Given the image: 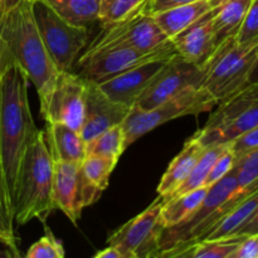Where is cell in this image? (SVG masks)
<instances>
[{
    "label": "cell",
    "instance_id": "8",
    "mask_svg": "<svg viewBox=\"0 0 258 258\" xmlns=\"http://www.w3.org/2000/svg\"><path fill=\"white\" fill-rule=\"evenodd\" d=\"M165 199L158 197L145 211L116 229L107 238V244L115 247L122 256L151 258L160 251L164 227L160 213Z\"/></svg>",
    "mask_w": 258,
    "mask_h": 258
},
{
    "label": "cell",
    "instance_id": "14",
    "mask_svg": "<svg viewBox=\"0 0 258 258\" xmlns=\"http://www.w3.org/2000/svg\"><path fill=\"white\" fill-rule=\"evenodd\" d=\"M170 60V59H168ZM168 60H154L125 71L108 80L97 82L101 90L112 101L133 108L154 78Z\"/></svg>",
    "mask_w": 258,
    "mask_h": 258
},
{
    "label": "cell",
    "instance_id": "7",
    "mask_svg": "<svg viewBox=\"0 0 258 258\" xmlns=\"http://www.w3.org/2000/svg\"><path fill=\"white\" fill-rule=\"evenodd\" d=\"M178 54L171 39L151 50H141L128 45H115L80 55L76 70L77 75L85 80L101 82L145 63L168 60Z\"/></svg>",
    "mask_w": 258,
    "mask_h": 258
},
{
    "label": "cell",
    "instance_id": "21",
    "mask_svg": "<svg viewBox=\"0 0 258 258\" xmlns=\"http://www.w3.org/2000/svg\"><path fill=\"white\" fill-rule=\"evenodd\" d=\"M257 100L258 83H249L247 87L242 88L241 91L219 102L217 105L218 108L212 113L206 125L198 131L202 134H208L226 127L239 115H242L247 108L251 107Z\"/></svg>",
    "mask_w": 258,
    "mask_h": 258
},
{
    "label": "cell",
    "instance_id": "34",
    "mask_svg": "<svg viewBox=\"0 0 258 258\" xmlns=\"http://www.w3.org/2000/svg\"><path fill=\"white\" fill-rule=\"evenodd\" d=\"M236 160H237L236 155H234L233 151L231 150V148H229L228 145L226 149H224L223 153L218 156V159L214 161L204 186L209 188L211 185L216 184L217 181L221 180L223 176H226L227 174L233 169L234 164H236Z\"/></svg>",
    "mask_w": 258,
    "mask_h": 258
},
{
    "label": "cell",
    "instance_id": "4",
    "mask_svg": "<svg viewBox=\"0 0 258 258\" xmlns=\"http://www.w3.org/2000/svg\"><path fill=\"white\" fill-rule=\"evenodd\" d=\"M258 58V44L241 47L231 37L217 47L207 59L203 87L217 101V105L249 85L252 70Z\"/></svg>",
    "mask_w": 258,
    "mask_h": 258
},
{
    "label": "cell",
    "instance_id": "23",
    "mask_svg": "<svg viewBox=\"0 0 258 258\" xmlns=\"http://www.w3.org/2000/svg\"><path fill=\"white\" fill-rule=\"evenodd\" d=\"M66 22L86 27L97 22L101 0H42Z\"/></svg>",
    "mask_w": 258,
    "mask_h": 258
},
{
    "label": "cell",
    "instance_id": "19",
    "mask_svg": "<svg viewBox=\"0 0 258 258\" xmlns=\"http://www.w3.org/2000/svg\"><path fill=\"white\" fill-rule=\"evenodd\" d=\"M80 164L54 163L52 201L54 209H59L73 224H77L81 213L76 206L77 176Z\"/></svg>",
    "mask_w": 258,
    "mask_h": 258
},
{
    "label": "cell",
    "instance_id": "33",
    "mask_svg": "<svg viewBox=\"0 0 258 258\" xmlns=\"http://www.w3.org/2000/svg\"><path fill=\"white\" fill-rule=\"evenodd\" d=\"M238 189L244 188L258 178V146L236 160Z\"/></svg>",
    "mask_w": 258,
    "mask_h": 258
},
{
    "label": "cell",
    "instance_id": "9",
    "mask_svg": "<svg viewBox=\"0 0 258 258\" xmlns=\"http://www.w3.org/2000/svg\"><path fill=\"white\" fill-rule=\"evenodd\" d=\"M204 77L206 68L203 66L175 55L161 68L134 107L143 111L156 107L188 88L202 87Z\"/></svg>",
    "mask_w": 258,
    "mask_h": 258
},
{
    "label": "cell",
    "instance_id": "35",
    "mask_svg": "<svg viewBox=\"0 0 258 258\" xmlns=\"http://www.w3.org/2000/svg\"><path fill=\"white\" fill-rule=\"evenodd\" d=\"M196 247L197 241L181 242V243L174 244L169 248L160 249L151 258H194Z\"/></svg>",
    "mask_w": 258,
    "mask_h": 258
},
{
    "label": "cell",
    "instance_id": "41",
    "mask_svg": "<svg viewBox=\"0 0 258 258\" xmlns=\"http://www.w3.org/2000/svg\"><path fill=\"white\" fill-rule=\"evenodd\" d=\"M93 258H122V254H121V252L118 251V249H116L115 247L108 246L107 248L97 252Z\"/></svg>",
    "mask_w": 258,
    "mask_h": 258
},
{
    "label": "cell",
    "instance_id": "39",
    "mask_svg": "<svg viewBox=\"0 0 258 258\" xmlns=\"http://www.w3.org/2000/svg\"><path fill=\"white\" fill-rule=\"evenodd\" d=\"M258 233V209L254 212L253 216L248 219L247 223H244L241 228L237 231V233L233 237H247L252 234Z\"/></svg>",
    "mask_w": 258,
    "mask_h": 258
},
{
    "label": "cell",
    "instance_id": "1",
    "mask_svg": "<svg viewBox=\"0 0 258 258\" xmlns=\"http://www.w3.org/2000/svg\"><path fill=\"white\" fill-rule=\"evenodd\" d=\"M28 81L10 55L0 77V164L12 207L20 163L38 131L30 111Z\"/></svg>",
    "mask_w": 258,
    "mask_h": 258
},
{
    "label": "cell",
    "instance_id": "27",
    "mask_svg": "<svg viewBox=\"0 0 258 258\" xmlns=\"http://www.w3.org/2000/svg\"><path fill=\"white\" fill-rule=\"evenodd\" d=\"M125 133L122 125L103 131L95 140L86 145V155H97L118 161L125 151Z\"/></svg>",
    "mask_w": 258,
    "mask_h": 258
},
{
    "label": "cell",
    "instance_id": "2",
    "mask_svg": "<svg viewBox=\"0 0 258 258\" xmlns=\"http://www.w3.org/2000/svg\"><path fill=\"white\" fill-rule=\"evenodd\" d=\"M32 4V0H22L0 13V35L8 52L35 87L42 113L49 102L60 71L40 38Z\"/></svg>",
    "mask_w": 258,
    "mask_h": 258
},
{
    "label": "cell",
    "instance_id": "22",
    "mask_svg": "<svg viewBox=\"0 0 258 258\" xmlns=\"http://www.w3.org/2000/svg\"><path fill=\"white\" fill-rule=\"evenodd\" d=\"M258 126V100L251 107L247 108L242 115L234 121H232L229 125L226 127L221 128L218 131L208 134H202L197 131L194 134L197 139L203 144L204 146H212V145H228L232 141L238 139L239 136L244 135L248 131L253 130L254 127Z\"/></svg>",
    "mask_w": 258,
    "mask_h": 258
},
{
    "label": "cell",
    "instance_id": "13",
    "mask_svg": "<svg viewBox=\"0 0 258 258\" xmlns=\"http://www.w3.org/2000/svg\"><path fill=\"white\" fill-rule=\"evenodd\" d=\"M131 108L111 100L97 82L86 80L85 115L80 134L87 145L100 134L113 126L122 125Z\"/></svg>",
    "mask_w": 258,
    "mask_h": 258
},
{
    "label": "cell",
    "instance_id": "44",
    "mask_svg": "<svg viewBox=\"0 0 258 258\" xmlns=\"http://www.w3.org/2000/svg\"><path fill=\"white\" fill-rule=\"evenodd\" d=\"M0 243H3V239L2 238H0ZM3 244H4V243H3ZM0 258H2V257H0Z\"/></svg>",
    "mask_w": 258,
    "mask_h": 258
},
{
    "label": "cell",
    "instance_id": "40",
    "mask_svg": "<svg viewBox=\"0 0 258 258\" xmlns=\"http://www.w3.org/2000/svg\"><path fill=\"white\" fill-rule=\"evenodd\" d=\"M9 59H10V53L8 52L7 45H5L4 40H3L2 35H0V77H2L5 66L8 64Z\"/></svg>",
    "mask_w": 258,
    "mask_h": 258
},
{
    "label": "cell",
    "instance_id": "6",
    "mask_svg": "<svg viewBox=\"0 0 258 258\" xmlns=\"http://www.w3.org/2000/svg\"><path fill=\"white\" fill-rule=\"evenodd\" d=\"M32 9L40 38L58 70L72 72L88 44V29L66 22L42 0H34Z\"/></svg>",
    "mask_w": 258,
    "mask_h": 258
},
{
    "label": "cell",
    "instance_id": "3",
    "mask_svg": "<svg viewBox=\"0 0 258 258\" xmlns=\"http://www.w3.org/2000/svg\"><path fill=\"white\" fill-rule=\"evenodd\" d=\"M53 173L54 160L45 143L44 133L38 130L25 150L15 184L13 216L18 226H24L33 219L44 224L48 216L54 211Z\"/></svg>",
    "mask_w": 258,
    "mask_h": 258
},
{
    "label": "cell",
    "instance_id": "42",
    "mask_svg": "<svg viewBox=\"0 0 258 258\" xmlns=\"http://www.w3.org/2000/svg\"><path fill=\"white\" fill-rule=\"evenodd\" d=\"M249 82H251V83H258V58L256 60V64H254L253 70H252L251 77H249Z\"/></svg>",
    "mask_w": 258,
    "mask_h": 258
},
{
    "label": "cell",
    "instance_id": "30",
    "mask_svg": "<svg viewBox=\"0 0 258 258\" xmlns=\"http://www.w3.org/2000/svg\"><path fill=\"white\" fill-rule=\"evenodd\" d=\"M244 237H229L216 241L197 242L194 258H229Z\"/></svg>",
    "mask_w": 258,
    "mask_h": 258
},
{
    "label": "cell",
    "instance_id": "12",
    "mask_svg": "<svg viewBox=\"0 0 258 258\" xmlns=\"http://www.w3.org/2000/svg\"><path fill=\"white\" fill-rule=\"evenodd\" d=\"M86 80L73 72H59L45 110V122H59L80 131L85 115Z\"/></svg>",
    "mask_w": 258,
    "mask_h": 258
},
{
    "label": "cell",
    "instance_id": "31",
    "mask_svg": "<svg viewBox=\"0 0 258 258\" xmlns=\"http://www.w3.org/2000/svg\"><path fill=\"white\" fill-rule=\"evenodd\" d=\"M236 43L241 47L258 44V0H252L244 19L236 34Z\"/></svg>",
    "mask_w": 258,
    "mask_h": 258
},
{
    "label": "cell",
    "instance_id": "17",
    "mask_svg": "<svg viewBox=\"0 0 258 258\" xmlns=\"http://www.w3.org/2000/svg\"><path fill=\"white\" fill-rule=\"evenodd\" d=\"M43 133L54 163L81 164L86 158V144L80 131L59 122H45Z\"/></svg>",
    "mask_w": 258,
    "mask_h": 258
},
{
    "label": "cell",
    "instance_id": "43",
    "mask_svg": "<svg viewBox=\"0 0 258 258\" xmlns=\"http://www.w3.org/2000/svg\"><path fill=\"white\" fill-rule=\"evenodd\" d=\"M12 258H22V257H20V254H19V251L14 252V253H13V256H12Z\"/></svg>",
    "mask_w": 258,
    "mask_h": 258
},
{
    "label": "cell",
    "instance_id": "24",
    "mask_svg": "<svg viewBox=\"0 0 258 258\" xmlns=\"http://www.w3.org/2000/svg\"><path fill=\"white\" fill-rule=\"evenodd\" d=\"M252 0H224L214 17L217 47L226 39L236 37Z\"/></svg>",
    "mask_w": 258,
    "mask_h": 258
},
{
    "label": "cell",
    "instance_id": "38",
    "mask_svg": "<svg viewBox=\"0 0 258 258\" xmlns=\"http://www.w3.org/2000/svg\"><path fill=\"white\" fill-rule=\"evenodd\" d=\"M193 2L196 0H148L145 5V12L150 15H155Z\"/></svg>",
    "mask_w": 258,
    "mask_h": 258
},
{
    "label": "cell",
    "instance_id": "10",
    "mask_svg": "<svg viewBox=\"0 0 258 258\" xmlns=\"http://www.w3.org/2000/svg\"><path fill=\"white\" fill-rule=\"evenodd\" d=\"M168 40L169 38L159 27L155 18L144 9L117 24L105 27L102 33L88 44L83 54L115 45H128L141 50H151Z\"/></svg>",
    "mask_w": 258,
    "mask_h": 258
},
{
    "label": "cell",
    "instance_id": "45",
    "mask_svg": "<svg viewBox=\"0 0 258 258\" xmlns=\"http://www.w3.org/2000/svg\"><path fill=\"white\" fill-rule=\"evenodd\" d=\"M257 258H258V257H257Z\"/></svg>",
    "mask_w": 258,
    "mask_h": 258
},
{
    "label": "cell",
    "instance_id": "36",
    "mask_svg": "<svg viewBox=\"0 0 258 258\" xmlns=\"http://www.w3.org/2000/svg\"><path fill=\"white\" fill-rule=\"evenodd\" d=\"M228 145L231 148V150L233 151L234 155H236V159L241 158L242 155H244L249 150H252V149L258 146V126L254 127L253 130L244 134V135L239 136L238 139L232 141Z\"/></svg>",
    "mask_w": 258,
    "mask_h": 258
},
{
    "label": "cell",
    "instance_id": "15",
    "mask_svg": "<svg viewBox=\"0 0 258 258\" xmlns=\"http://www.w3.org/2000/svg\"><path fill=\"white\" fill-rule=\"evenodd\" d=\"M221 5L214 8L201 20L194 23L171 39L175 44L179 55L190 62L203 66L207 59L213 54L214 50L217 49L214 17L218 13Z\"/></svg>",
    "mask_w": 258,
    "mask_h": 258
},
{
    "label": "cell",
    "instance_id": "20",
    "mask_svg": "<svg viewBox=\"0 0 258 258\" xmlns=\"http://www.w3.org/2000/svg\"><path fill=\"white\" fill-rule=\"evenodd\" d=\"M223 2L224 0H196L189 4L159 13L153 17L155 18L156 23L163 29L166 37L173 39Z\"/></svg>",
    "mask_w": 258,
    "mask_h": 258
},
{
    "label": "cell",
    "instance_id": "25",
    "mask_svg": "<svg viewBox=\"0 0 258 258\" xmlns=\"http://www.w3.org/2000/svg\"><path fill=\"white\" fill-rule=\"evenodd\" d=\"M207 191H208V188L202 186L196 190L174 197V198L164 202L160 213V218L164 227L169 228V227H174L185 221L201 206L203 199L206 198Z\"/></svg>",
    "mask_w": 258,
    "mask_h": 258
},
{
    "label": "cell",
    "instance_id": "32",
    "mask_svg": "<svg viewBox=\"0 0 258 258\" xmlns=\"http://www.w3.org/2000/svg\"><path fill=\"white\" fill-rule=\"evenodd\" d=\"M45 233L30 246L24 258H64V248L50 229L45 226Z\"/></svg>",
    "mask_w": 258,
    "mask_h": 258
},
{
    "label": "cell",
    "instance_id": "37",
    "mask_svg": "<svg viewBox=\"0 0 258 258\" xmlns=\"http://www.w3.org/2000/svg\"><path fill=\"white\" fill-rule=\"evenodd\" d=\"M258 257V233L247 236L242 239L236 251L229 258H257Z\"/></svg>",
    "mask_w": 258,
    "mask_h": 258
},
{
    "label": "cell",
    "instance_id": "11",
    "mask_svg": "<svg viewBox=\"0 0 258 258\" xmlns=\"http://www.w3.org/2000/svg\"><path fill=\"white\" fill-rule=\"evenodd\" d=\"M238 179H237V169L233 166L231 171L226 176L217 181L216 184L208 188L206 198L201 203V206L181 223L174 227L164 229L160 238V249L169 248L174 244L181 242L197 241L201 238L204 232L207 221L209 217L234 193L238 190Z\"/></svg>",
    "mask_w": 258,
    "mask_h": 258
},
{
    "label": "cell",
    "instance_id": "29",
    "mask_svg": "<svg viewBox=\"0 0 258 258\" xmlns=\"http://www.w3.org/2000/svg\"><path fill=\"white\" fill-rule=\"evenodd\" d=\"M14 223L12 202L8 194L2 164H0V238L3 239V243L8 247L9 251H18Z\"/></svg>",
    "mask_w": 258,
    "mask_h": 258
},
{
    "label": "cell",
    "instance_id": "28",
    "mask_svg": "<svg viewBox=\"0 0 258 258\" xmlns=\"http://www.w3.org/2000/svg\"><path fill=\"white\" fill-rule=\"evenodd\" d=\"M148 0H101L98 20L103 27L117 24L145 9Z\"/></svg>",
    "mask_w": 258,
    "mask_h": 258
},
{
    "label": "cell",
    "instance_id": "26",
    "mask_svg": "<svg viewBox=\"0 0 258 258\" xmlns=\"http://www.w3.org/2000/svg\"><path fill=\"white\" fill-rule=\"evenodd\" d=\"M227 146L228 145L207 146L206 150H204V153L202 154L199 160L197 161L196 166H194L193 170L190 171L188 178H186L185 181H184V183L176 189L175 193H174L170 198L181 196V194L189 193V191L196 190V189H199L202 188V186H204L214 161L218 159V156L223 153L224 149H226ZM166 201H168V199H166Z\"/></svg>",
    "mask_w": 258,
    "mask_h": 258
},
{
    "label": "cell",
    "instance_id": "18",
    "mask_svg": "<svg viewBox=\"0 0 258 258\" xmlns=\"http://www.w3.org/2000/svg\"><path fill=\"white\" fill-rule=\"evenodd\" d=\"M204 150H206V146L196 136H191L186 141L180 153L169 164L160 183L158 184V189H156L158 196L165 201L170 198L175 193L176 189L188 178Z\"/></svg>",
    "mask_w": 258,
    "mask_h": 258
},
{
    "label": "cell",
    "instance_id": "5",
    "mask_svg": "<svg viewBox=\"0 0 258 258\" xmlns=\"http://www.w3.org/2000/svg\"><path fill=\"white\" fill-rule=\"evenodd\" d=\"M216 106L217 101L202 86L188 88L150 110L143 111L133 107L122 122L126 149L144 135L169 121L189 115H201Z\"/></svg>",
    "mask_w": 258,
    "mask_h": 258
},
{
    "label": "cell",
    "instance_id": "16",
    "mask_svg": "<svg viewBox=\"0 0 258 258\" xmlns=\"http://www.w3.org/2000/svg\"><path fill=\"white\" fill-rule=\"evenodd\" d=\"M117 161L97 155H86L78 168L76 206L80 213L82 209L100 199L110 183L111 173Z\"/></svg>",
    "mask_w": 258,
    "mask_h": 258
}]
</instances>
